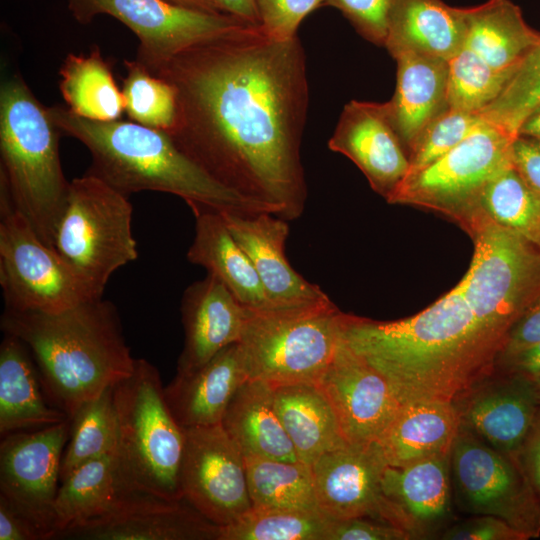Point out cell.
Segmentation results:
<instances>
[{
	"label": "cell",
	"mask_w": 540,
	"mask_h": 540,
	"mask_svg": "<svg viewBox=\"0 0 540 540\" xmlns=\"http://www.w3.org/2000/svg\"><path fill=\"white\" fill-rule=\"evenodd\" d=\"M0 540H43L37 526L0 497Z\"/></svg>",
	"instance_id": "obj_48"
},
{
	"label": "cell",
	"mask_w": 540,
	"mask_h": 540,
	"mask_svg": "<svg viewBox=\"0 0 540 540\" xmlns=\"http://www.w3.org/2000/svg\"><path fill=\"white\" fill-rule=\"evenodd\" d=\"M393 1L324 0V5L340 10L364 39L375 45L384 46Z\"/></svg>",
	"instance_id": "obj_42"
},
{
	"label": "cell",
	"mask_w": 540,
	"mask_h": 540,
	"mask_svg": "<svg viewBox=\"0 0 540 540\" xmlns=\"http://www.w3.org/2000/svg\"><path fill=\"white\" fill-rule=\"evenodd\" d=\"M180 310L185 339L177 372L198 368L241 339L245 307L211 274L185 289Z\"/></svg>",
	"instance_id": "obj_21"
},
{
	"label": "cell",
	"mask_w": 540,
	"mask_h": 540,
	"mask_svg": "<svg viewBox=\"0 0 540 540\" xmlns=\"http://www.w3.org/2000/svg\"><path fill=\"white\" fill-rule=\"evenodd\" d=\"M412 535L392 524L365 517L333 520L326 540H408Z\"/></svg>",
	"instance_id": "obj_44"
},
{
	"label": "cell",
	"mask_w": 540,
	"mask_h": 540,
	"mask_svg": "<svg viewBox=\"0 0 540 540\" xmlns=\"http://www.w3.org/2000/svg\"><path fill=\"white\" fill-rule=\"evenodd\" d=\"M132 494L122 482L116 453L89 460L60 482L54 503L56 537L109 514Z\"/></svg>",
	"instance_id": "obj_31"
},
{
	"label": "cell",
	"mask_w": 540,
	"mask_h": 540,
	"mask_svg": "<svg viewBox=\"0 0 540 540\" xmlns=\"http://www.w3.org/2000/svg\"><path fill=\"white\" fill-rule=\"evenodd\" d=\"M113 387L84 403L70 419V434L62 457L60 482L83 463L116 453L119 427Z\"/></svg>",
	"instance_id": "obj_36"
},
{
	"label": "cell",
	"mask_w": 540,
	"mask_h": 540,
	"mask_svg": "<svg viewBox=\"0 0 540 540\" xmlns=\"http://www.w3.org/2000/svg\"><path fill=\"white\" fill-rule=\"evenodd\" d=\"M444 540H527L506 521L491 515H475L445 530Z\"/></svg>",
	"instance_id": "obj_45"
},
{
	"label": "cell",
	"mask_w": 540,
	"mask_h": 540,
	"mask_svg": "<svg viewBox=\"0 0 540 540\" xmlns=\"http://www.w3.org/2000/svg\"><path fill=\"white\" fill-rule=\"evenodd\" d=\"M328 147L349 158L371 188L386 200L409 171V153L395 128L387 102L349 101L343 107Z\"/></svg>",
	"instance_id": "obj_17"
},
{
	"label": "cell",
	"mask_w": 540,
	"mask_h": 540,
	"mask_svg": "<svg viewBox=\"0 0 540 540\" xmlns=\"http://www.w3.org/2000/svg\"><path fill=\"white\" fill-rule=\"evenodd\" d=\"M458 506L506 521L527 539L540 536V497L517 456L503 453L460 426L450 453Z\"/></svg>",
	"instance_id": "obj_11"
},
{
	"label": "cell",
	"mask_w": 540,
	"mask_h": 540,
	"mask_svg": "<svg viewBox=\"0 0 540 540\" xmlns=\"http://www.w3.org/2000/svg\"><path fill=\"white\" fill-rule=\"evenodd\" d=\"M62 135L80 141L91 155L88 173L129 196L141 191L176 195L190 206L219 212H274L212 179L187 157L168 133L133 121H95L66 106L48 107ZM275 215V214H274Z\"/></svg>",
	"instance_id": "obj_4"
},
{
	"label": "cell",
	"mask_w": 540,
	"mask_h": 540,
	"mask_svg": "<svg viewBox=\"0 0 540 540\" xmlns=\"http://www.w3.org/2000/svg\"><path fill=\"white\" fill-rule=\"evenodd\" d=\"M123 64L126 76L122 93L128 117L143 126L170 131L177 115L174 87L136 59L125 60Z\"/></svg>",
	"instance_id": "obj_39"
},
{
	"label": "cell",
	"mask_w": 540,
	"mask_h": 540,
	"mask_svg": "<svg viewBox=\"0 0 540 540\" xmlns=\"http://www.w3.org/2000/svg\"><path fill=\"white\" fill-rule=\"evenodd\" d=\"M505 373L520 374L531 379L540 377V342L501 360Z\"/></svg>",
	"instance_id": "obj_50"
},
{
	"label": "cell",
	"mask_w": 540,
	"mask_h": 540,
	"mask_svg": "<svg viewBox=\"0 0 540 540\" xmlns=\"http://www.w3.org/2000/svg\"><path fill=\"white\" fill-rule=\"evenodd\" d=\"M129 196L86 172L70 181L53 248L101 297L111 275L138 257Z\"/></svg>",
	"instance_id": "obj_8"
},
{
	"label": "cell",
	"mask_w": 540,
	"mask_h": 540,
	"mask_svg": "<svg viewBox=\"0 0 540 540\" xmlns=\"http://www.w3.org/2000/svg\"><path fill=\"white\" fill-rule=\"evenodd\" d=\"M69 417L46 400L36 363L18 338L0 345V434L40 429Z\"/></svg>",
	"instance_id": "obj_26"
},
{
	"label": "cell",
	"mask_w": 540,
	"mask_h": 540,
	"mask_svg": "<svg viewBox=\"0 0 540 540\" xmlns=\"http://www.w3.org/2000/svg\"><path fill=\"white\" fill-rule=\"evenodd\" d=\"M535 384H536V387H537V390H538V393H539V397H540V377H537L535 379H533Z\"/></svg>",
	"instance_id": "obj_54"
},
{
	"label": "cell",
	"mask_w": 540,
	"mask_h": 540,
	"mask_svg": "<svg viewBox=\"0 0 540 540\" xmlns=\"http://www.w3.org/2000/svg\"><path fill=\"white\" fill-rule=\"evenodd\" d=\"M221 215L254 266L268 306L296 305L326 296L319 286L308 282L289 264L285 255L287 220L268 212H221Z\"/></svg>",
	"instance_id": "obj_20"
},
{
	"label": "cell",
	"mask_w": 540,
	"mask_h": 540,
	"mask_svg": "<svg viewBox=\"0 0 540 540\" xmlns=\"http://www.w3.org/2000/svg\"><path fill=\"white\" fill-rule=\"evenodd\" d=\"M386 462L375 442L347 444L311 465L320 511L333 520L365 517L397 526L416 538L408 518L384 495Z\"/></svg>",
	"instance_id": "obj_15"
},
{
	"label": "cell",
	"mask_w": 540,
	"mask_h": 540,
	"mask_svg": "<svg viewBox=\"0 0 540 540\" xmlns=\"http://www.w3.org/2000/svg\"><path fill=\"white\" fill-rule=\"evenodd\" d=\"M511 164L540 195V139L516 135L511 143Z\"/></svg>",
	"instance_id": "obj_46"
},
{
	"label": "cell",
	"mask_w": 540,
	"mask_h": 540,
	"mask_svg": "<svg viewBox=\"0 0 540 540\" xmlns=\"http://www.w3.org/2000/svg\"><path fill=\"white\" fill-rule=\"evenodd\" d=\"M345 313L326 295L289 306L245 307L239 341L248 379L317 383L341 340Z\"/></svg>",
	"instance_id": "obj_7"
},
{
	"label": "cell",
	"mask_w": 540,
	"mask_h": 540,
	"mask_svg": "<svg viewBox=\"0 0 540 540\" xmlns=\"http://www.w3.org/2000/svg\"><path fill=\"white\" fill-rule=\"evenodd\" d=\"M260 28L275 39L296 37L303 19L324 5V0H256Z\"/></svg>",
	"instance_id": "obj_43"
},
{
	"label": "cell",
	"mask_w": 540,
	"mask_h": 540,
	"mask_svg": "<svg viewBox=\"0 0 540 540\" xmlns=\"http://www.w3.org/2000/svg\"><path fill=\"white\" fill-rule=\"evenodd\" d=\"M119 473L132 493L183 499L179 484L184 430L173 417L157 368L137 358L130 376L113 387Z\"/></svg>",
	"instance_id": "obj_6"
},
{
	"label": "cell",
	"mask_w": 540,
	"mask_h": 540,
	"mask_svg": "<svg viewBox=\"0 0 540 540\" xmlns=\"http://www.w3.org/2000/svg\"><path fill=\"white\" fill-rule=\"evenodd\" d=\"M71 420L2 437L0 497L31 520L43 540L55 538L54 503Z\"/></svg>",
	"instance_id": "obj_13"
},
{
	"label": "cell",
	"mask_w": 540,
	"mask_h": 540,
	"mask_svg": "<svg viewBox=\"0 0 540 540\" xmlns=\"http://www.w3.org/2000/svg\"><path fill=\"white\" fill-rule=\"evenodd\" d=\"M538 342H540V300L530 307L515 323L498 363Z\"/></svg>",
	"instance_id": "obj_47"
},
{
	"label": "cell",
	"mask_w": 540,
	"mask_h": 540,
	"mask_svg": "<svg viewBox=\"0 0 540 540\" xmlns=\"http://www.w3.org/2000/svg\"><path fill=\"white\" fill-rule=\"evenodd\" d=\"M460 426L454 402H408L375 443L387 466L400 467L450 453Z\"/></svg>",
	"instance_id": "obj_25"
},
{
	"label": "cell",
	"mask_w": 540,
	"mask_h": 540,
	"mask_svg": "<svg viewBox=\"0 0 540 540\" xmlns=\"http://www.w3.org/2000/svg\"><path fill=\"white\" fill-rule=\"evenodd\" d=\"M223 12L249 24L260 26L256 0H216Z\"/></svg>",
	"instance_id": "obj_51"
},
{
	"label": "cell",
	"mask_w": 540,
	"mask_h": 540,
	"mask_svg": "<svg viewBox=\"0 0 540 540\" xmlns=\"http://www.w3.org/2000/svg\"><path fill=\"white\" fill-rule=\"evenodd\" d=\"M517 68L496 69L463 47L448 60L449 108L481 114L501 95Z\"/></svg>",
	"instance_id": "obj_38"
},
{
	"label": "cell",
	"mask_w": 540,
	"mask_h": 540,
	"mask_svg": "<svg viewBox=\"0 0 540 540\" xmlns=\"http://www.w3.org/2000/svg\"><path fill=\"white\" fill-rule=\"evenodd\" d=\"M350 444L376 442L400 410L386 378L342 340L317 382Z\"/></svg>",
	"instance_id": "obj_16"
},
{
	"label": "cell",
	"mask_w": 540,
	"mask_h": 540,
	"mask_svg": "<svg viewBox=\"0 0 540 540\" xmlns=\"http://www.w3.org/2000/svg\"><path fill=\"white\" fill-rule=\"evenodd\" d=\"M247 379L238 342L196 369L177 372L164 387V396L182 428L214 426L221 424L232 397Z\"/></svg>",
	"instance_id": "obj_22"
},
{
	"label": "cell",
	"mask_w": 540,
	"mask_h": 540,
	"mask_svg": "<svg viewBox=\"0 0 540 540\" xmlns=\"http://www.w3.org/2000/svg\"><path fill=\"white\" fill-rule=\"evenodd\" d=\"M195 233L187 251L190 263L204 267L247 308L268 306L260 278L229 231L221 212L195 206Z\"/></svg>",
	"instance_id": "obj_27"
},
{
	"label": "cell",
	"mask_w": 540,
	"mask_h": 540,
	"mask_svg": "<svg viewBox=\"0 0 540 540\" xmlns=\"http://www.w3.org/2000/svg\"><path fill=\"white\" fill-rule=\"evenodd\" d=\"M450 453L405 466H386L383 471L384 495L408 518L416 536H423L450 515Z\"/></svg>",
	"instance_id": "obj_28"
},
{
	"label": "cell",
	"mask_w": 540,
	"mask_h": 540,
	"mask_svg": "<svg viewBox=\"0 0 540 540\" xmlns=\"http://www.w3.org/2000/svg\"><path fill=\"white\" fill-rule=\"evenodd\" d=\"M540 103V41L522 60L501 95L481 116L516 136L525 117Z\"/></svg>",
	"instance_id": "obj_40"
},
{
	"label": "cell",
	"mask_w": 540,
	"mask_h": 540,
	"mask_svg": "<svg viewBox=\"0 0 540 540\" xmlns=\"http://www.w3.org/2000/svg\"><path fill=\"white\" fill-rule=\"evenodd\" d=\"M218 525L185 499L132 494L109 514L63 532L58 538L89 540H217Z\"/></svg>",
	"instance_id": "obj_18"
},
{
	"label": "cell",
	"mask_w": 540,
	"mask_h": 540,
	"mask_svg": "<svg viewBox=\"0 0 540 540\" xmlns=\"http://www.w3.org/2000/svg\"><path fill=\"white\" fill-rule=\"evenodd\" d=\"M273 401L299 461L311 466L324 453L349 444L317 383L275 386Z\"/></svg>",
	"instance_id": "obj_29"
},
{
	"label": "cell",
	"mask_w": 540,
	"mask_h": 540,
	"mask_svg": "<svg viewBox=\"0 0 540 540\" xmlns=\"http://www.w3.org/2000/svg\"><path fill=\"white\" fill-rule=\"evenodd\" d=\"M332 521L320 511L251 508L219 526L217 540H326Z\"/></svg>",
	"instance_id": "obj_37"
},
{
	"label": "cell",
	"mask_w": 540,
	"mask_h": 540,
	"mask_svg": "<svg viewBox=\"0 0 540 540\" xmlns=\"http://www.w3.org/2000/svg\"><path fill=\"white\" fill-rule=\"evenodd\" d=\"M518 458L531 485L540 497V408Z\"/></svg>",
	"instance_id": "obj_49"
},
{
	"label": "cell",
	"mask_w": 540,
	"mask_h": 540,
	"mask_svg": "<svg viewBox=\"0 0 540 540\" xmlns=\"http://www.w3.org/2000/svg\"><path fill=\"white\" fill-rule=\"evenodd\" d=\"M62 133L20 75L0 89V180L37 235L53 247L70 181L62 169Z\"/></svg>",
	"instance_id": "obj_5"
},
{
	"label": "cell",
	"mask_w": 540,
	"mask_h": 540,
	"mask_svg": "<svg viewBox=\"0 0 540 540\" xmlns=\"http://www.w3.org/2000/svg\"><path fill=\"white\" fill-rule=\"evenodd\" d=\"M464 47L499 70L514 69L540 41L519 6L511 0H488L465 8Z\"/></svg>",
	"instance_id": "obj_32"
},
{
	"label": "cell",
	"mask_w": 540,
	"mask_h": 540,
	"mask_svg": "<svg viewBox=\"0 0 540 540\" xmlns=\"http://www.w3.org/2000/svg\"><path fill=\"white\" fill-rule=\"evenodd\" d=\"M469 269L421 312L395 321L345 314L342 340L401 404L456 403L494 372L511 329L540 300V260L497 227L474 236Z\"/></svg>",
	"instance_id": "obj_2"
},
{
	"label": "cell",
	"mask_w": 540,
	"mask_h": 540,
	"mask_svg": "<svg viewBox=\"0 0 540 540\" xmlns=\"http://www.w3.org/2000/svg\"><path fill=\"white\" fill-rule=\"evenodd\" d=\"M465 8L442 0H394L384 47L395 59L418 53L451 59L465 45Z\"/></svg>",
	"instance_id": "obj_24"
},
{
	"label": "cell",
	"mask_w": 540,
	"mask_h": 540,
	"mask_svg": "<svg viewBox=\"0 0 540 540\" xmlns=\"http://www.w3.org/2000/svg\"><path fill=\"white\" fill-rule=\"evenodd\" d=\"M476 212L540 246V195L512 165L487 183L473 215Z\"/></svg>",
	"instance_id": "obj_35"
},
{
	"label": "cell",
	"mask_w": 540,
	"mask_h": 540,
	"mask_svg": "<svg viewBox=\"0 0 540 540\" xmlns=\"http://www.w3.org/2000/svg\"><path fill=\"white\" fill-rule=\"evenodd\" d=\"M485 122L481 114L449 108L428 126L412 150L406 176L439 159Z\"/></svg>",
	"instance_id": "obj_41"
},
{
	"label": "cell",
	"mask_w": 540,
	"mask_h": 540,
	"mask_svg": "<svg viewBox=\"0 0 540 540\" xmlns=\"http://www.w3.org/2000/svg\"><path fill=\"white\" fill-rule=\"evenodd\" d=\"M395 60L396 89L387 103L410 157L428 126L449 109L448 61L418 53H405Z\"/></svg>",
	"instance_id": "obj_23"
},
{
	"label": "cell",
	"mask_w": 540,
	"mask_h": 540,
	"mask_svg": "<svg viewBox=\"0 0 540 540\" xmlns=\"http://www.w3.org/2000/svg\"><path fill=\"white\" fill-rule=\"evenodd\" d=\"M244 457L299 461L274 408L273 387L247 379L232 397L221 422Z\"/></svg>",
	"instance_id": "obj_30"
},
{
	"label": "cell",
	"mask_w": 540,
	"mask_h": 540,
	"mask_svg": "<svg viewBox=\"0 0 540 540\" xmlns=\"http://www.w3.org/2000/svg\"><path fill=\"white\" fill-rule=\"evenodd\" d=\"M154 74L176 91L166 133L187 157L275 215L301 216L309 82L297 36L275 39L249 24L183 50Z\"/></svg>",
	"instance_id": "obj_1"
},
{
	"label": "cell",
	"mask_w": 540,
	"mask_h": 540,
	"mask_svg": "<svg viewBox=\"0 0 540 540\" xmlns=\"http://www.w3.org/2000/svg\"><path fill=\"white\" fill-rule=\"evenodd\" d=\"M183 430V499L218 526L237 521L252 507L242 451L221 424Z\"/></svg>",
	"instance_id": "obj_14"
},
{
	"label": "cell",
	"mask_w": 540,
	"mask_h": 540,
	"mask_svg": "<svg viewBox=\"0 0 540 540\" xmlns=\"http://www.w3.org/2000/svg\"><path fill=\"white\" fill-rule=\"evenodd\" d=\"M0 285L5 308L20 311L55 313L98 297L78 272L37 235L15 207L2 180Z\"/></svg>",
	"instance_id": "obj_9"
},
{
	"label": "cell",
	"mask_w": 540,
	"mask_h": 540,
	"mask_svg": "<svg viewBox=\"0 0 540 540\" xmlns=\"http://www.w3.org/2000/svg\"><path fill=\"white\" fill-rule=\"evenodd\" d=\"M461 425L493 448L517 456L540 408L533 379L513 373L489 378L456 402Z\"/></svg>",
	"instance_id": "obj_19"
},
{
	"label": "cell",
	"mask_w": 540,
	"mask_h": 540,
	"mask_svg": "<svg viewBox=\"0 0 540 540\" xmlns=\"http://www.w3.org/2000/svg\"><path fill=\"white\" fill-rule=\"evenodd\" d=\"M244 458L251 508L320 511L310 465L254 456Z\"/></svg>",
	"instance_id": "obj_34"
},
{
	"label": "cell",
	"mask_w": 540,
	"mask_h": 540,
	"mask_svg": "<svg viewBox=\"0 0 540 540\" xmlns=\"http://www.w3.org/2000/svg\"><path fill=\"white\" fill-rule=\"evenodd\" d=\"M68 7L82 24L102 14L122 22L139 40L136 60L153 74L183 50L249 25L228 13L195 10L166 0H68Z\"/></svg>",
	"instance_id": "obj_12"
},
{
	"label": "cell",
	"mask_w": 540,
	"mask_h": 540,
	"mask_svg": "<svg viewBox=\"0 0 540 540\" xmlns=\"http://www.w3.org/2000/svg\"><path fill=\"white\" fill-rule=\"evenodd\" d=\"M59 89L66 107L74 114L95 121L119 120L125 111L123 93L100 50L87 55L70 53L60 70Z\"/></svg>",
	"instance_id": "obj_33"
},
{
	"label": "cell",
	"mask_w": 540,
	"mask_h": 540,
	"mask_svg": "<svg viewBox=\"0 0 540 540\" xmlns=\"http://www.w3.org/2000/svg\"><path fill=\"white\" fill-rule=\"evenodd\" d=\"M0 327L26 345L46 397L69 419L135 367L117 309L102 297L55 313L5 308Z\"/></svg>",
	"instance_id": "obj_3"
},
{
	"label": "cell",
	"mask_w": 540,
	"mask_h": 540,
	"mask_svg": "<svg viewBox=\"0 0 540 540\" xmlns=\"http://www.w3.org/2000/svg\"><path fill=\"white\" fill-rule=\"evenodd\" d=\"M516 135L540 139V103L525 117Z\"/></svg>",
	"instance_id": "obj_52"
},
{
	"label": "cell",
	"mask_w": 540,
	"mask_h": 540,
	"mask_svg": "<svg viewBox=\"0 0 540 540\" xmlns=\"http://www.w3.org/2000/svg\"><path fill=\"white\" fill-rule=\"evenodd\" d=\"M514 137L496 125L483 123L439 159L406 176L387 201L443 213L463 227L487 183L512 165Z\"/></svg>",
	"instance_id": "obj_10"
},
{
	"label": "cell",
	"mask_w": 540,
	"mask_h": 540,
	"mask_svg": "<svg viewBox=\"0 0 540 540\" xmlns=\"http://www.w3.org/2000/svg\"><path fill=\"white\" fill-rule=\"evenodd\" d=\"M168 2L181 5L195 10H201L211 13H222L223 10L216 0H166ZM225 13V12H223Z\"/></svg>",
	"instance_id": "obj_53"
}]
</instances>
